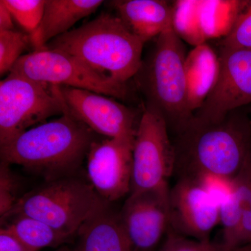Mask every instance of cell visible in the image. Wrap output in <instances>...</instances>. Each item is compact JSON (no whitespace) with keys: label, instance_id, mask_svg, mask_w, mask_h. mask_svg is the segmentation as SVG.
Here are the masks:
<instances>
[{"label":"cell","instance_id":"cell-1","mask_svg":"<svg viewBox=\"0 0 251 251\" xmlns=\"http://www.w3.org/2000/svg\"><path fill=\"white\" fill-rule=\"evenodd\" d=\"M97 135L65 103L59 118L29 128L0 147L1 161L21 166L46 181L74 176L98 140Z\"/></svg>","mask_w":251,"mask_h":251},{"label":"cell","instance_id":"cell-2","mask_svg":"<svg viewBox=\"0 0 251 251\" xmlns=\"http://www.w3.org/2000/svg\"><path fill=\"white\" fill-rule=\"evenodd\" d=\"M173 144L179 178L212 175L233 179L251 156V122L238 110L217 123L193 117Z\"/></svg>","mask_w":251,"mask_h":251},{"label":"cell","instance_id":"cell-3","mask_svg":"<svg viewBox=\"0 0 251 251\" xmlns=\"http://www.w3.org/2000/svg\"><path fill=\"white\" fill-rule=\"evenodd\" d=\"M145 44L117 14L103 13L52 39L44 49L71 54L96 72L127 83L142 67Z\"/></svg>","mask_w":251,"mask_h":251},{"label":"cell","instance_id":"cell-4","mask_svg":"<svg viewBox=\"0 0 251 251\" xmlns=\"http://www.w3.org/2000/svg\"><path fill=\"white\" fill-rule=\"evenodd\" d=\"M186 47L173 29L157 36L151 52L134 77L145 106L156 110L177 134L193 118L188 108Z\"/></svg>","mask_w":251,"mask_h":251},{"label":"cell","instance_id":"cell-5","mask_svg":"<svg viewBox=\"0 0 251 251\" xmlns=\"http://www.w3.org/2000/svg\"><path fill=\"white\" fill-rule=\"evenodd\" d=\"M90 182L74 176L46 181L18 199L10 216L22 214L46 223L69 237L105 204Z\"/></svg>","mask_w":251,"mask_h":251},{"label":"cell","instance_id":"cell-6","mask_svg":"<svg viewBox=\"0 0 251 251\" xmlns=\"http://www.w3.org/2000/svg\"><path fill=\"white\" fill-rule=\"evenodd\" d=\"M64 106L59 86L9 73L0 82V147L31 126L62 115Z\"/></svg>","mask_w":251,"mask_h":251},{"label":"cell","instance_id":"cell-7","mask_svg":"<svg viewBox=\"0 0 251 251\" xmlns=\"http://www.w3.org/2000/svg\"><path fill=\"white\" fill-rule=\"evenodd\" d=\"M10 72L49 85L91 91L124 100L130 94L128 84L96 72L77 57L57 50L44 49L23 54Z\"/></svg>","mask_w":251,"mask_h":251},{"label":"cell","instance_id":"cell-8","mask_svg":"<svg viewBox=\"0 0 251 251\" xmlns=\"http://www.w3.org/2000/svg\"><path fill=\"white\" fill-rule=\"evenodd\" d=\"M168 131L163 117L145 106L133 145L129 194L168 186L176 164L174 144Z\"/></svg>","mask_w":251,"mask_h":251},{"label":"cell","instance_id":"cell-9","mask_svg":"<svg viewBox=\"0 0 251 251\" xmlns=\"http://www.w3.org/2000/svg\"><path fill=\"white\" fill-rule=\"evenodd\" d=\"M216 84L193 114L200 121L217 123L251 103V50L221 48Z\"/></svg>","mask_w":251,"mask_h":251},{"label":"cell","instance_id":"cell-10","mask_svg":"<svg viewBox=\"0 0 251 251\" xmlns=\"http://www.w3.org/2000/svg\"><path fill=\"white\" fill-rule=\"evenodd\" d=\"M59 89L69 111L94 133L107 138L135 140L142 115L134 109L91 91L66 86Z\"/></svg>","mask_w":251,"mask_h":251},{"label":"cell","instance_id":"cell-11","mask_svg":"<svg viewBox=\"0 0 251 251\" xmlns=\"http://www.w3.org/2000/svg\"><path fill=\"white\" fill-rule=\"evenodd\" d=\"M169 186L129 194L119 219L135 251H154L170 227Z\"/></svg>","mask_w":251,"mask_h":251},{"label":"cell","instance_id":"cell-12","mask_svg":"<svg viewBox=\"0 0 251 251\" xmlns=\"http://www.w3.org/2000/svg\"><path fill=\"white\" fill-rule=\"evenodd\" d=\"M134 140H97L87 158V178L99 196L110 203L129 194Z\"/></svg>","mask_w":251,"mask_h":251},{"label":"cell","instance_id":"cell-13","mask_svg":"<svg viewBox=\"0 0 251 251\" xmlns=\"http://www.w3.org/2000/svg\"><path fill=\"white\" fill-rule=\"evenodd\" d=\"M169 211V228L197 240H211L220 223L219 204L195 178H179L170 189Z\"/></svg>","mask_w":251,"mask_h":251},{"label":"cell","instance_id":"cell-14","mask_svg":"<svg viewBox=\"0 0 251 251\" xmlns=\"http://www.w3.org/2000/svg\"><path fill=\"white\" fill-rule=\"evenodd\" d=\"M127 27L142 40H151L174 28L175 8L162 0L110 1Z\"/></svg>","mask_w":251,"mask_h":251},{"label":"cell","instance_id":"cell-15","mask_svg":"<svg viewBox=\"0 0 251 251\" xmlns=\"http://www.w3.org/2000/svg\"><path fill=\"white\" fill-rule=\"evenodd\" d=\"M102 0H46L39 27L29 34L31 47L39 50L52 39L69 31L82 18L95 12Z\"/></svg>","mask_w":251,"mask_h":251},{"label":"cell","instance_id":"cell-16","mask_svg":"<svg viewBox=\"0 0 251 251\" xmlns=\"http://www.w3.org/2000/svg\"><path fill=\"white\" fill-rule=\"evenodd\" d=\"M74 251H135L126 235L118 214L105 204L85 223L77 232Z\"/></svg>","mask_w":251,"mask_h":251},{"label":"cell","instance_id":"cell-17","mask_svg":"<svg viewBox=\"0 0 251 251\" xmlns=\"http://www.w3.org/2000/svg\"><path fill=\"white\" fill-rule=\"evenodd\" d=\"M219 57L206 44L196 46L185 63L188 108L194 114L210 93L219 76Z\"/></svg>","mask_w":251,"mask_h":251},{"label":"cell","instance_id":"cell-18","mask_svg":"<svg viewBox=\"0 0 251 251\" xmlns=\"http://www.w3.org/2000/svg\"><path fill=\"white\" fill-rule=\"evenodd\" d=\"M1 227L9 229L34 251L46 247H57L73 239L43 221L22 214L4 219L1 222Z\"/></svg>","mask_w":251,"mask_h":251},{"label":"cell","instance_id":"cell-19","mask_svg":"<svg viewBox=\"0 0 251 251\" xmlns=\"http://www.w3.org/2000/svg\"><path fill=\"white\" fill-rule=\"evenodd\" d=\"M234 189L243 209L237 251H251V156L233 179Z\"/></svg>","mask_w":251,"mask_h":251},{"label":"cell","instance_id":"cell-20","mask_svg":"<svg viewBox=\"0 0 251 251\" xmlns=\"http://www.w3.org/2000/svg\"><path fill=\"white\" fill-rule=\"evenodd\" d=\"M31 46L27 33L14 30L0 31V74L11 72L23 52Z\"/></svg>","mask_w":251,"mask_h":251},{"label":"cell","instance_id":"cell-21","mask_svg":"<svg viewBox=\"0 0 251 251\" xmlns=\"http://www.w3.org/2000/svg\"><path fill=\"white\" fill-rule=\"evenodd\" d=\"M16 22L31 34L39 27L45 9L44 0H1Z\"/></svg>","mask_w":251,"mask_h":251},{"label":"cell","instance_id":"cell-22","mask_svg":"<svg viewBox=\"0 0 251 251\" xmlns=\"http://www.w3.org/2000/svg\"><path fill=\"white\" fill-rule=\"evenodd\" d=\"M221 48L251 50V1H246Z\"/></svg>","mask_w":251,"mask_h":251},{"label":"cell","instance_id":"cell-23","mask_svg":"<svg viewBox=\"0 0 251 251\" xmlns=\"http://www.w3.org/2000/svg\"><path fill=\"white\" fill-rule=\"evenodd\" d=\"M18 181L10 164L1 161L0 163V220L11 212L18 201Z\"/></svg>","mask_w":251,"mask_h":251},{"label":"cell","instance_id":"cell-24","mask_svg":"<svg viewBox=\"0 0 251 251\" xmlns=\"http://www.w3.org/2000/svg\"><path fill=\"white\" fill-rule=\"evenodd\" d=\"M158 251H223L220 243L200 241L168 229Z\"/></svg>","mask_w":251,"mask_h":251},{"label":"cell","instance_id":"cell-25","mask_svg":"<svg viewBox=\"0 0 251 251\" xmlns=\"http://www.w3.org/2000/svg\"><path fill=\"white\" fill-rule=\"evenodd\" d=\"M0 251H34L6 227L0 229Z\"/></svg>","mask_w":251,"mask_h":251},{"label":"cell","instance_id":"cell-26","mask_svg":"<svg viewBox=\"0 0 251 251\" xmlns=\"http://www.w3.org/2000/svg\"><path fill=\"white\" fill-rule=\"evenodd\" d=\"M12 16L2 1H0V31L13 30Z\"/></svg>","mask_w":251,"mask_h":251},{"label":"cell","instance_id":"cell-27","mask_svg":"<svg viewBox=\"0 0 251 251\" xmlns=\"http://www.w3.org/2000/svg\"><path fill=\"white\" fill-rule=\"evenodd\" d=\"M56 251H71L69 250V249H65V248H64V249H59V250H57Z\"/></svg>","mask_w":251,"mask_h":251},{"label":"cell","instance_id":"cell-28","mask_svg":"<svg viewBox=\"0 0 251 251\" xmlns=\"http://www.w3.org/2000/svg\"></svg>","mask_w":251,"mask_h":251}]
</instances>
